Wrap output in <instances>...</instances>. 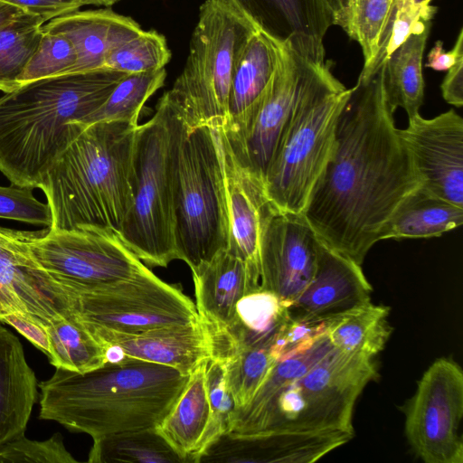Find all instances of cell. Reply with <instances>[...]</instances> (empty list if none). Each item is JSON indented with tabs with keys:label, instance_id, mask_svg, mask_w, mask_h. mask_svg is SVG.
<instances>
[{
	"label": "cell",
	"instance_id": "cell-42",
	"mask_svg": "<svg viewBox=\"0 0 463 463\" xmlns=\"http://www.w3.org/2000/svg\"><path fill=\"white\" fill-rule=\"evenodd\" d=\"M33 190L12 184L0 185V219L48 228L52 222L50 208L47 203L36 199Z\"/></svg>",
	"mask_w": 463,
	"mask_h": 463
},
{
	"label": "cell",
	"instance_id": "cell-4",
	"mask_svg": "<svg viewBox=\"0 0 463 463\" xmlns=\"http://www.w3.org/2000/svg\"><path fill=\"white\" fill-rule=\"evenodd\" d=\"M138 126L97 122L82 130L38 186L51 211L48 229L92 227L119 233L133 203Z\"/></svg>",
	"mask_w": 463,
	"mask_h": 463
},
{
	"label": "cell",
	"instance_id": "cell-7",
	"mask_svg": "<svg viewBox=\"0 0 463 463\" xmlns=\"http://www.w3.org/2000/svg\"><path fill=\"white\" fill-rule=\"evenodd\" d=\"M184 125L165 95L154 116L136 134V183L132 206L118 233L150 266L167 267L177 259L175 244L174 176Z\"/></svg>",
	"mask_w": 463,
	"mask_h": 463
},
{
	"label": "cell",
	"instance_id": "cell-30",
	"mask_svg": "<svg viewBox=\"0 0 463 463\" xmlns=\"http://www.w3.org/2000/svg\"><path fill=\"white\" fill-rule=\"evenodd\" d=\"M390 307L368 301L331 317L326 335L332 345L342 352L374 357L392 334Z\"/></svg>",
	"mask_w": 463,
	"mask_h": 463
},
{
	"label": "cell",
	"instance_id": "cell-1",
	"mask_svg": "<svg viewBox=\"0 0 463 463\" xmlns=\"http://www.w3.org/2000/svg\"><path fill=\"white\" fill-rule=\"evenodd\" d=\"M420 185L386 100L383 61L351 89L303 215L324 245L362 265L382 225Z\"/></svg>",
	"mask_w": 463,
	"mask_h": 463
},
{
	"label": "cell",
	"instance_id": "cell-33",
	"mask_svg": "<svg viewBox=\"0 0 463 463\" xmlns=\"http://www.w3.org/2000/svg\"><path fill=\"white\" fill-rule=\"evenodd\" d=\"M44 23L39 15L24 11L0 28V90L3 92L20 86L19 78L39 46Z\"/></svg>",
	"mask_w": 463,
	"mask_h": 463
},
{
	"label": "cell",
	"instance_id": "cell-2",
	"mask_svg": "<svg viewBox=\"0 0 463 463\" xmlns=\"http://www.w3.org/2000/svg\"><path fill=\"white\" fill-rule=\"evenodd\" d=\"M128 73L100 69L43 78L0 98V172L38 188L43 177Z\"/></svg>",
	"mask_w": 463,
	"mask_h": 463
},
{
	"label": "cell",
	"instance_id": "cell-41",
	"mask_svg": "<svg viewBox=\"0 0 463 463\" xmlns=\"http://www.w3.org/2000/svg\"><path fill=\"white\" fill-rule=\"evenodd\" d=\"M75 463L59 433L46 440L27 439L21 434L0 445V463Z\"/></svg>",
	"mask_w": 463,
	"mask_h": 463
},
{
	"label": "cell",
	"instance_id": "cell-43",
	"mask_svg": "<svg viewBox=\"0 0 463 463\" xmlns=\"http://www.w3.org/2000/svg\"><path fill=\"white\" fill-rule=\"evenodd\" d=\"M0 323L12 326L47 357L49 356L50 343L46 326L14 312L4 313L0 317Z\"/></svg>",
	"mask_w": 463,
	"mask_h": 463
},
{
	"label": "cell",
	"instance_id": "cell-9",
	"mask_svg": "<svg viewBox=\"0 0 463 463\" xmlns=\"http://www.w3.org/2000/svg\"><path fill=\"white\" fill-rule=\"evenodd\" d=\"M257 31L222 0L201 5L184 70L165 93L186 132L224 126L235 62Z\"/></svg>",
	"mask_w": 463,
	"mask_h": 463
},
{
	"label": "cell",
	"instance_id": "cell-21",
	"mask_svg": "<svg viewBox=\"0 0 463 463\" xmlns=\"http://www.w3.org/2000/svg\"><path fill=\"white\" fill-rule=\"evenodd\" d=\"M220 143L228 194L229 236L226 250L247 263L260 288V235L263 220L271 203L263 183L237 163L221 138Z\"/></svg>",
	"mask_w": 463,
	"mask_h": 463
},
{
	"label": "cell",
	"instance_id": "cell-38",
	"mask_svg": "<svg viewBox=\"0 0 463 463\" xmlns=\"http://www.w3.org/2000/svg\"><path fill=\"white\" fill-rule=\"evenodd\" d=\"M393 0H351L350 21L346 33L361 46L364 67L368 72L378 52Z\"/></svg>",
	"mask_w": 463,
	"mask_h": 463
},
{
	"label": "cell",
	"instance_id": "cell-48",
	"mask_svg": "<svg viewBox=\"0 0 463 463\" xmlns=\"http://www.w3.org/2000/svg\"><path fill=\"white\" fill-rule=\"evenodd\" d=\"M430 1L431 0H393L391 13L405 7H420L429 5Z\"/></svg>",
	"mask_w": 463,
	"mask_h": 463
},
{
	"label": "cell",
	"instance_id": "cell-35",
	"mask_svg": "<svg viewBox=\"0 0 463 463\" xmlns=\"http://www.w3.org/2000/svg\"><path fill=\"white\" fill-rule=\"evenodd\" d=\"M333 349L326 332L307 348L278 359L252 399L245 406L235 409L232 419L258 410L280 389L307 373Z\"/></svg>",
	"mask_w": 463,
	"mask_h": 463
},
{
	"label": "cell",
	"instance_id": "cell-32",
	"mask_svg": "<svg viewBox=\"0 0 463 463\" xmlns=\"http://www.w3.org/2000/svg\"><path fill=\"white\" fill-rule=\"evenodd\" d=\"M50 363L56 368L84 373L107 363L105 348L71 313L46 326Z\"/></svg>",
	"mask_w": 463,
	"mask_h": 463
},
{
	"label": "cell",
	"instance_id": "cell-34",
	"mask_svg": "<svg viewBox=\"0 0 463 463\" xmlns=\"http://www.w3.org/2000/svg\"><path fill=\"white\" fill-rule=\"evenodd\" d=\"M165 78V68L127 74L96 111L76 124L83 129L97 122L118 121L138 125L146 101L164 86Z\"/></svg>",
	"mask_w": 463,
	"mask_h": 463
},
{
	"label": "cell",
	"instance_id": "cell-5",
	"mask_svg": "<svg viewBox=\"0 0 463 463\" xmlns=\"http://www.w3.org/2000/svg\"><path fill=\"white\" fill-rule=\"evenodd\" d=\"M328 61H314L300 87L264 181L279 211L303 214L335 145L337 118L348 99Z\"/></svg>",
	"mask_w": 463,
	"mask_h": 463
},
{
	"label": "cell",
	"instance_id": "cell-25",
	"mask_svg": "<svg viewBox=\"0 0 463 463\" xmlns=\"http://www.w3.org/2000/svg\"><path fill=\"white\" fill-rule=\"evenodd\" d=\"M37 387L21 342L0 325V445L24 433Z\"/></svg>",
	"mask_w": 463,
	"mask_h": 463
},
{
	"label": "cell",
	"instance_id": "cell-44",
	"mask_svg": "<svg viewBox=\"0 0 463 463\" xmlns=\"http://www.w3.org/2000/svg\"><path fill=\"white\" fill-rule=\"evenodd\" d=\"M25 12L39 15L48 22L61 14L78 10L80 5L76 0H2Z\"/></svg>",
	"mask_w": 463,
	"mask_h": 463
},
{
	"label": "cell",
	"instance_id": "cell-47",
	"mask_svg": "<svg viewBox=\"0 0 463 463\" xmlns=\"http://www.w3.org/2000/svg\"><path fill=\"white\" fill-rule=\"evenodd\" d=\"M24 10L0 0V28L15 19Z\"/></svg>",
	"mask_w": 463,
	"mask_h": 463
},
{
	"label": "cell",
	"instance_id": "cell-45",
	"mask_svg": "<svg viewBox=\"0 0 463 463\" xmlns=\"http://www.w3.org/2000/svg\"><path fill=\"white\" fill-rule=\"evenodd\" d=\"M459 59H463V30H459L453 48L446 52L443 48V43L437 41L434 47L428 54V62L426 67L437 71H448Z\"/></svg>",
	"mask_w": 463,
	"mask_h": 463
},
{
	"label": "cell",
	"instance_id": "cell-23",
	"mask_svg": "<svg viewBox=\"0 0 463 463\" xmlns=\"http://www.w3.org/2000/svg\"><path fill=\"white\" fill-rule=\"evenodd\" d=\"M289 318L288 307L273 293L258 290L237 304L232 319L220 329H209L212 356L225 361L250 347L272 348Z\"/></svg>",
	"mask_w": 463,
	"mask_h": 463
},
{
	"label": "cell",
	"instance_id": "cell-37",
	"mask_svg": "<svg viewBox=\"0 0 463 463\" xmlns=\"http://www.w3.org/2000/svg\"><path fill=\"white\" fill-rule=\"evenodd\" d=\"M277 360L272 348L250 347L223 361L236 409L252 399Z\"/></svg>",
	"mask_w": 463,
	"mask_h": 463
},
{
	"label": "cell",
	"instance_id": "cell-18",
	"mask_svg": "<svg viewBox=\"0 0 463 463\" xmlns=\"http://www.w3.org/2000/svg\"><path fill=\"white\" fill-rule=\"evenodd\" d=\"M274 42L325 61L324 38L334 24L326 0H222Z\"/></svg>",
	"mask_w": 463,
	"mask_h": 463
},
{
	"label": "cell",
	"instance_id": "cell-26",
	"mask_svg": "<svg viewBox=\"0 0 463 463\" xmlns=\"http://www.w3.org/2000/svg\"><path fill=\"white\" fill-rule=\"evenodd\" d=\"M463 222V207L455 205L421 185L396 207L377 234L386 239L439 237Z\"/></svg>",
	"mask_w": 463,
	"mask_h": 463
},
{
	"label": "cell",
	"instance_id": "cell-36",
	"mask_svg": "<svg viewBox=\"0 0 463 463\" xmlns=\"http://www.w3.org/2000/svg\"><path fill=\"white\" fill-rule=\"evenodd\" d=\"M171 59L165 36L156 30L142 31L111 50L104 69L139 73L164 69Z\"/></svg>",
	"mask_w": 463,
	"mask_h": 463
},
{
	"label": "cell",
	"instance_id": "cell-16",
	"mask_svg": "<svg viewBox=\"0 0 463 463\" xmlns=\"http://www.w3.org/2000/svg\"><path fill=\"white\" fill-rule=\"evenodd\" d=\"M72 295L30 256L21 231L0 227V304L44 326L71 315Z\"/></svg>",
	"mask_w": 463,
	"mask_h": 463
},
{
	"label": "cell",
	"instance_id": "cell-22",
	"mask_svg": "<svg viewBox=\"0 0 463 463\" xmlns=\"http://www.w3.org/2000/svg\"><path fill=\"white\" fill-rule=\"evenodd\" d=\"M44 33L61 34L72 43L77 61L69 73L104 69L108 53L143 31L132 18L109 8L73 11L43 25Z\"/></svg>",
	"mask_w": 463,
	"mask_h": 463
},
{
	"label": "cell",
	"instance_id": "cell-29",
	"mask_svg": "<svg viewBox=\"0 0 463 463\" xmlns=\"http://www.w3.org/2000/svg\"><path fill=\"white\" fill-rule=\"evenodd\" d=\"M430 22L423 24L384 61V90L390 109H403L408 118L420 114L424 99L422 57Z\"/></svg>",
	"mask_w": 463,
	"mask_h": 463
},
{
	"label": "cell",
	"instance_id": "cell-24",
	"mask_svg": "<svg viewBox=\"0 0 463 463\" xmlns=\"http://www.w3.org/2000/svg\"><path fill=\"white\" fill-rule=\"evenodd\" d=\"M195 307L209 329H220L233 317L238 302L260 290L247 263L227 250L193 272Z\"/></svg>",
	"mask_w": 463,
	"mask_h": 463
},
{
	"label": "cell",
	"instance_id": "cell-19",
	"mask_svg": "<svg viewBox=\"0 0 463 463\" xmlns=\"http://www.w3.org/2000/svg\"><path fill=\"white\" fill-rule=\"evenodd\" d=\"M354 436L344 431L223 433L201 454L197 463H311L345 445Z\"/></svg>",
	"mask_w": 463,
	"mask_h": 463
},
{
	"label": "cell",
	"instance_id": "cell-6",
	"mask_svg": "<svg viewBox=\"0 0 463 463\" xmlns=\"http://www.w3.org/2000/svg\"><path fill=\"white\" fill-rule=\"evenodd\" d=\"M379 377L374 357L334 349L258 410L233 417L226 433L344 431L354 435L355 402Z\"/></svg>",
	"mask_w": 463,
	"mask_h": 463
},
{
	"label": "cell",
	"instance_id": "cell-3",
	"mask_svg": "<svg viewBox=\"0 0 463 463\" xmlns=\"http://www.w3.org/2000/svg\"><path fill=\"white\" fill-rule=\"evenodd\" d=\"M190 375L162 364L125 359L80 373L56 368L38 384L40 419L99 438L157 428Z\"/></svg>",
	"mask_w": 463,
	"mask_h": 463
},
{
	"label": "cell",
	"instance_id": "cell-13",
	"mask_svg": "<svg viewBox=\"0 0 463 463\" xmlns=\"http://www.w3.org/2000/svg\"><path fill=\"white\" fill-rule=\"evenodd\" d=\"M407 440L426 463H462L459 425L463 416V372L453 359L435 360L402 410Z\"/></svg>",
	"mask_w": 463,
	"mask_h": 463
},
{
	"label": "cell",
	"instance_id": "cell-12",
	"mask_svg": "<svg viewBox=\"0 0 463 463\" xmlns=\"http://www.w3.org/2000/svg\"><path fill=\"white\" fill-rule=\"evenodd\" d=\"M314 61L289 45L279 43L277 66L260 98L236 124L216 128L237 163L263 184L302 82Z\"/></svg>",
	"mask_w": 463,
	"mask_h": 463
},
{
	"label": "cell",
	"instance_id": "cell-27",
	"mask_svg": "<svg viewBox=\"0 0 463 463\" xmlns=\"http://www.w3.org/2000/svg\"><path fill=\"white\" fill-rule=\"evenodd\" d=\"M203 361L189 376L175 405L157 430L185 463H196L204 434L210 422Z\"/></svg>",
	"mask_w": 463,
	"mask_h": 463
},
{
	"label": "cell",
	"instance_id": "cell-14",
	"mask_svg": "<svg viewBox=\"0 0 463 463\" xmlns=\"http://www.w3.org/2000/svg\"><path fill=\"white\" fill-rule=\"evenodd\" d=\"M322 241L303 214L270 203L262 224L260 290L288 307L314 276Z\"/></svg>",
	"mask_w": 463,
	"mask_h": 463
},
{
	"label": "cell",
	"instance_id": "cell-11",
	"mask_svg": "<svg viewBox=\"0 0 463 463\" xmlns=\"http://www.w3.org/2000/svg\"><path fill=\"white\" fill-rule=\"evenodd\" d=\"M30 256L69 290L98 287L135 278L149 269L112 231H21Z\"/></svg>",
	"mask_w": 463,
	"mask_h": 463
},
{
	"label": "cell",
	"instance_id": "cell-28",
	"mask_svg": "<svg viewBox=\"0 0 463 463\" xmlns=\"http://www.w3.org/2000/svg\"><path fill=\"white\" fill-rule=\"evenodd\" d=\"M279 43L257 31L241 49L233 68L223 127L236 124L260 98L277 66Z\"/></svg>",
	"mask_w": 463,
	"mask_h": 463
},
{
	"label": "cell",
	"instance_id": "cell-20",
	"mask_svg": "<svg viewBox=\"0 0 463 463\" xmlns=\"http://www.w3.org/2000/svg\"><path fill=\"white\" fill-rule=\"evenodd\" d=\"M362 265L322 243L313 278L288 307L294 319L325 320L371 300Z\"/></svg>",
	"mask_w": 463,
	"mask_h": 463
},
{
	"label": "cell",
	"instance_id": "cell-49",
	"mask_svg": "<svg viewBox=\"0 0 463 463\" xmlns=\"http://www.w3.org/2000/svg\"><path fill=\"white\" fill-rule=\"evenodd\" d=\"M76 1L80 5V7L83 5H96V6L109 7L122 0H76Z\"/></svg>",
	"mask_w": 463,
	"mask_h": 463
},
{
	"label": "cell",
	"instance_id": "cell-31",
	"mask_svg": "<svg viewBox=\"0 0 463 463\" xmlns=\"http://www.w3.org/2000/svg\"><path fill=\"white\" fill-rule=\"evenodd\" d=\"M88 462L185 463L157 428L128 430L95 439Z\"/></svg>",
	"mask_w": 463,
	"mask_h": 463
},
{
	"label": "cell",
	"instance_id": "cell-17",
	"mask_svg": "<svg viewBox=\"0 0 463 463\" xmlns=\"http://www.w3.org/2000/svg\"><path fill=\"white\" fill-rule=\"evenodd\" d=\"M87 329L105 348L109 363L135 359L169 366L190 375L212 356L209 330L202 319L198 323L129 334Z\"/></svg>",
	"mask_w": 463,
	"mask_h": 463
},
{
	"label": "cell",
	"instance_id": "cell-39",
	"mask_svg": "<svg viewBox=\"0 0 463 463\" xmlns=\"http://www.w3.org/2000/svg\"><path fill=\"white\" fill-rule=\"evenodd\" d=\"M205 380L211 416L197 459L213 442L227 432L231 419L236 409L232 394L227 384L223 361L213 357L208 359Z\"/></svg>",
	"mask_w": 463,
	"mask_h": 463
},
{
	"label": "cell",
	"instance_id": "cell-8",
	"mask_svg": "<svg viewBox=\"0 0 463 463\" xmlns=\"http://www.w3.org/2000/svg\"><path fill=\"white\" fill-rule=\"evenodd\" d=\"M175 244L192 272L226 250L228 194L218 130L182 132L174 176Z\"/></svg>",
	"mask_w": 463,
	"mask_h": 463
},
{
	"label": "cell",
	"instance_id": "cell-15",
	"mask_svg": "<svg viewBox=\"0 0 463 463\" xmlns=\"http://www.w3.org/2000/svg\"><path fill=\"white\" fill-rule=\"evenodd\" d=\"M398 132L408 148L421 186L463 207V118L449 109L432 118H409Z\"/></svg>",
	"mask_w": 463,
	"mask_h": 463
},
{
	"label": "cell",
	"instance_id": "cell-46",
	"mask_svg": "<svg viewBox=\"0 0 463 463\" xmlns=\"http://www.w3.org/2000/svg\"><path fill=\"white\" fill-rule=\"evenodd\" d=\"M443 99L449 104L463 105V59H459L448 72L440 85Z\"/></svg>",
	"mask_w": 463,
	"mask_h": 463
},
{
	"label": "cell",
	"instance_id": "cell-10",
	"mask_svg": "<svg viewBox=\"0 0 463 463\" xmlns=\"http://www.w3.org/2000/svg\"><path fill=\"white\" fill-rule=\"evenodd\" d=\"M69 291L71 313L87 328L129 334L201 321L195 304L179 285L164 282L150 269L132 279Z\"/></svg>",
	"mask_w": 463,
	"mask_h": 463
},
{
	"label": "cell",
	"instance_id": "cell-40",
	"mask_svg": "<svg viewBox=\"0 0 463 463\" xmlns=\"http://www.w3.org/2000/svg\"><path fill=\"white\" fill-rule=\"evenodd\" d=\"M77 61L72 43L61 34L44 33L39 46L19 78V85L69 73Z\"/></svg>",
	"mask_w": 463,
	"mask_h": 463
}]
</instances>
